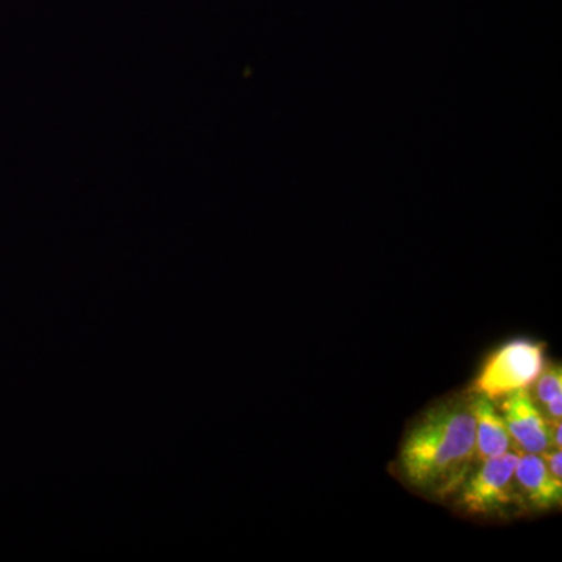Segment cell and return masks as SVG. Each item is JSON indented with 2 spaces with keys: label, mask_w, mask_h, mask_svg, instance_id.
<instances>
[{
  "label": "cell",
  "mask_w": 562,
  "mask_h": 562,
  "mask_svg": "<svg viewBox=\"0 0 562 562\" xmlns=\"http://www.w3.org/2000/svg\"><path fill=\"white\" fill-rule=\"evenodd\" d=\"M475 460V417L471 401L428 409L403 439L398 468L417 491L446 494L457 490Z\"/></svg>",
  "instance_id": "6da1fadb"
},
{
  "label": "cell",
  "mask_w": 562,
  "mask_h": 562,
  "mask_svg": "<svg viewBox=\"0 0 562 562\" xmlns=\"http://www.w3.org/2000/svg\"><path fill=\"white\" fill-rule=\"evenodd\" d=\"M543 368L542 344L517 339L487 358L473 383V391L494 401L517 390H528Z\"/></svg>",
  "instance_id": "7a4b0ae2"
},
{
  "label": "cell",
  "mask_w": 562,
  "mask_h": 562,
  "mask_svg": "<svg viewBox=\"0 0 562 562\" xmlns=\"http://www.w3.org/2000/svg\"><path fill=\"white\" fill-rule=\"evenodd\" d=\"M519 458V453L509 450L501 457L482 461L479 471L462 482L461 508L476 516H491L505 513L509 506L519 502V490L514 476Z\"/></svg>",
  "instance_id": "3957f363"
},
{
  "label": "cell",
  "mask_w": 562,
  "mask_h": 562,
  "mask_svg": "<svg viewBox=\"0 0 562 562\" xmlns=\"http://www.w3.org/2000/svg\"><path fill=\"white\" fill-rule=\"evenodd\" d=\"M502 416L513 443L520 452L541 454L552 449L550 422L543 417L528 390H517L506 395Z\"/></svg>",
  "instance_id": "277c9868"
},
{
  "label": "cell",
  "mask_w": 562,
  "mask_h": 562,
  "mask_svg": "<svg viewBox=\"0 0 562 562\" xmlns=\"http://www.w3.org/2000/svg\"><path fill=\"white\" fill-rule=\"evenodd\" d=\"M514 476L520 497L527 498L535 508L547 509L561 505L562 480L552 475L541 454H520Z\"/></svg>",
  "instance_id": "5b68a950"
},
{
  "label": "cell",
  "mask_w": 562,
  "mask_h": 562,
  "mask_svg": "<svg viewBox=\"0 0 562 562\" xmlns=\"http://www.w3.org/2000/svg\"><path fill=\"white\" fill-rule=\"evenodd\" d=\"M472 412L475 417V460L482 462L509 452L512 436L491 398L476 395L472 398Z\"/></svg>",
  "instance_id": "8992f818"
},
{
  "label": "cell",
  "mask_w": 562,
  "mask_h": 562,
  "mask_svg": "<svg viewBox=\"0 0 562 562\" xmlns=\"http://www.w3.org/2000/svg\"><path fill=\"white\" fill-rule=\"evenodd\" d=\"M535 398L539 405H546L554 397L562 394V371L561 366H552L549 369H542L538 379L535 380Z\"/></svg>",
  "instance_id": "52a82bcc"
},
{
  "label": "cell",
  "mask_w": 562,
  "mask_h": 562,
  "mask_svg": "<svg viewBox=\"0 0 562 562\" xmlns=\"http://www.w3.org/2000/svg\"><path fill=\"white\" fill-rule=\"evenodd\" d=\"M543 461H546L547 468L552 472L553 476L558 480H562V453L561 449L546 450L541 453Z\"/></svg>",
  "instance_id": "ba28073f"
},
{
  "label": "cell",
  "mask_w": 562,
  "mask_h": 562,
  "mask_svg": "<svg viewBox=\"0 0 562 562\" xmlns=\"http://www.w3.org/2000/svg\"><path fill=\"white\" fill-rule=\"evenodd\" d=\"M542 412H546V419L561 422L562 416V394L554 397L553 401L542 405Z\"/></svg>",
  "instance_id": "9c48e42d"
},
{
  "label": "cell",
  "mask_w": 562,
  "mask_h": 562,
  "mask_svg": "<svg viewBox=\"0 0 562 562\" xmlns=\"http://www.w3.org/2000/svg\"><path fill=\"white\" fill-rule=\"evenodd\" d=\"M561 422H550V442H552L553 449H561Z\"/></svg>",
  "instance_id": "30bf717a"
}]
</instances>
